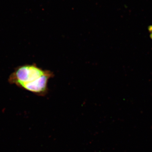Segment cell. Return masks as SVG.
I'll use <instances>...</instances> for the list:
<instances>
[{
  "instance_id": "obj_1",
  "label": "cell",
  "mask_w": 152,
  "mask_h": 152,
  "mask_svg": "<svg viewBox=\"0 0 152 152\" xmlns=\"http://www.w3.org/2000/svg\"><path fill=\"white\" fill-rule=\"evenodd\" d=\"M53 76L51 72L38 67L35 64H25L16 68L8 80L11 85L37 96H44L48 93L49 80Z\"/></svg>"
}]
</instances>
